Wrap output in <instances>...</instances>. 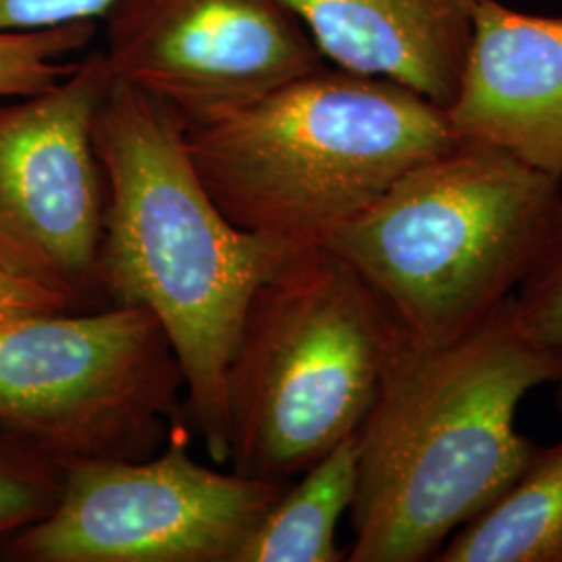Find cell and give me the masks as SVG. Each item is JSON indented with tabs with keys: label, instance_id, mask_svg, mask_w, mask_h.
<instances>
[{
	"label": "cell",
	"instance_id": "cell-1",
	"mask_svg": "<svg viewBox=\"0 0 562 562\" xmlns=\"http://www.w3.org/2000/svg\"><path fill=\"white\" fill-rule=\"evenodd\" d=\"M171 106L111 78L94 117L106 181L104 304L148 308L183 373L192 422L227 464V375L257 288L304 248L244 232L213 201Z\"/></svg>",
	"mask_w": 562,
	"mask_h": 562
},
{
	"label": "cell",
	"instance_id": "cell-2",
	"mask_svg": "<svg viewBox=\"0 0 562 562\" xmlns=\"http://www.w3.org/2000/svg\"><path fill=\"white\" fill-rule=\"evenodd\" d=\"M562 378V352L525 334L513 299L461 340L401 329L359 436L350 562L436 561L462 525L538 452L517 429L521 401Z\"/></svg>",
	"mask_w": 562,
	"mask_h": 562
},
{
	"label": "cell",
	"instance_id": "cell-3",
	"mask_svg": "<svg viewBox=\"0 0 562 562\" xmlns=\"http://www.w3.org/2000/svg\"><path fill=\"white\" fill-rule=\"evenodd\" d=\"M186 138L225 217L290 248L323 246L402 176L461 142L440 104L334 65L188 125Z\"/></svg>",
	"mask_w": 562,
	"mask_h": 562
},
{
	"label": "cell",
	"instance_id": "cell-4",
	"mask_svg": "<svg viewBox=\"0 0 562 562\" xmlns=\"http://www.w3.org/2000/svg\"><path fill=\"white\" fill-rule=\"evenodd\" d=\"M561 204L562 176L461 140L402 176L323 246L361 276L408 338L443 346L515 296Z\"/></svg>",
	"mask_w": 562,
	"mask_h": 562
},
{
	"label": "cell",
	"instance_id": "cell-5",
	"mask_svg": "<svg viewBox=\"0 0 562 562\" xmlns=\"http://www.w3.org/2000/svg\"><path fill=\"white\" fill-rule=\"evenodd\" d=\"M401 336L325 246L292 255L248 304L227 375V464L288 487L359 431Z\"/></svg>",
	"mask_w": 562,
	"mask_h": 562
},
{
	"label": "cell",
	"instance_id": "cell-6",
	"mask_svg": "<svg viewBox=\"0 0 562 562\" xmlns=\"http://www.w3.org/2000/svg\"><path fill=\"white\" fill-rule=\"evenodd\" d=\"M180 361L142 306L0 322V427L63 469L140 461L176 425Z\"/></svg>",
	"mask_w": 562,
	"mask_h": 562
},
{
	"label": "cell",
	"instance_id": "cell-7",
	"mask_svg": "<svg viewBox=\"0 0 562 562\" xmlns=\"http://www.w3.org/2000/svg\"><path fill=\"white\" fill-rule=\"evenodd\" d=\"M285 487L202 464L173 425L140 461L65 469L53 510L0 546L7 562H236Z\"/></svg>",
	"mask_w": 562,
	"mask_h": 562
},
{
	"label": "cell",
	"instance_id": "cell-8",
	"mask_svg": "<svg viewBox=\"0 0 562 562\" xmlns=\"http://www.w3.org/2000/svg\"><path fill=\"white\" fill-rule=\"evenodd\" d=\"M109 83L92 50L48 90L0 102V265L76 311L104 304L106 181L94 117Z\"/></svg>",
	"mask_w": 562,
	"mask_h": 562
},
{
	"label": "cell",
	"instance_id": "cell-9",
	"mask_svg": "<svg viewBox=\"0 0 562 562\" xmlns=\"http://www.w3.org/2000/svg\"><path fill=\"white\" fill-rule=\"evenodd\" d=\"M111 78L199 125L327 65L285 0H120L104 18Z\"/></svg>",
	"mask_w": 562,
	"mask_h": 562
},
{
	"label": "cell",
	"instance_id": "cell-10",
	"mask_svg": "<svg viewBox=\"0 0 562 562\" xmlns=\"http://www.w3.org/2000/svg\"><path fill=\"white\" fill-rule=\"evenodd\" d=\"M454 134L562 176V18L480 0L454 102Z\"/></svg>",
	"mask_w": 562,
	"mask_h": 562
},
{
	"label": "cell",
	"instance_id": "cell-11",
	"mask_svg": "<svg viewBox=\"0 0 562 562\" xmlns=\"http://www.w3.org/2000/svg\"><path fill=\"white\" fill-rule=\"evenodd\" d=\"M480 0H285L327 65L398 81L442 109L461 86Z\"/></svg>",
	"mask_w": 562,
	"mask_h": 562
},
{
	"label": "cell",
	"instance_id": "cell-12",
	"mask_svg": "<svg viewBox=\"0 0 562 562\" xmlns=\"http://www.w3.org/2000/svg\"><path fill=\"white\" fill-rule=\"evenodd\" d=\"M359 436L336 443L265 513L236 562H341L338 525L357 496Z\"/></svg>",
	"mask_w": 562,
	"mask_h": 562
},
{
	"label": "cell",
	"instance_id": "cell-13",
	"mask_svg": "<svg viewBox=\"0 0 562 562\" xmlns=\"http://www.w3.org/2000/svg\"><path fill=\"white\" fill-rule=\"evenodd\" d=\"M438 562H562V438L538 448L515 483L462 525Z\"/></svg>",
	"mask_w": 562,
	"mask_h": 562
},
{
	"label": "cell",
	"instance_id": "cell-14",
	"mask_svg": "<svg viewBox=\"0 0 562 562\" xmlns=\"http://www.w3.org/2000/svg\"><path fill=\"white\" fill-rule=\"evenodd\" d=\"M99 21H81L30 32H0V101L48 90L76 63L69 57L90 48Z\"/></svg>",
	"mask_w": 562,
	"mask_h": 562
},
{
	"label": "cell",
	"instance_id": "cell-15",
	"mask_svg": "<svg viewBox=\"0 0 562 562\" xmlns=\"http://www.w3.org/2000/svg\"><path fill=\"white\" fill-rule=\"evenodd\" d=\"M65 469L0 427V546L57 504Z\"/></svg>",
	"mask_w": 562,
	"mask_h": 562
},
{
	"label": "cell",
	"instance_id": "cell-16",
	"mask_svg": "<svg viewBox=\"0 0 562 562\" xmlns=\"http://www.w3.org/2000/svg\"><path fill=\"white\" fill-rule=\"evenodd\" d=\"M513 308L529 338L562 352V204Z\"/></svg>",
	"mask_w": 562,
	"mask_h": 562
},
{
	"label": "cell",
	"instance_id": "cell-17",
	"mask_svg": "<svg viewBox=\"0 0 562 562\" xmlns=\"http://www.w3.org/2000/svg\"><path fill=\"white\" fill-rule=\"evenodd\" d=\"M120 0H0V32L102 21Z\"/></svg>",
	"mask_w": 562,
	"mask_h": 562
},
{
	"label": "cell",
	"instance_id": "cell-18",
	"mask_svg": "<svg viewBox=\"0 0 562 562\" xmlns=\"http://www.w3.org/2000/svg\"><path fill=\"white\" fill-rule=\"evenodd\" d=\"M76 311L71 302L0 265V322L34 313Z\"/></svg>",
	"mask_w": 562,
	"mask_h": 562
},
{
	"label": "cell",
	"instance_id": "cell-19",
	"mask_svg": "<svg viewBox=\"0 0 562 562\" xmlns=\"http://www.w3.org/2000/svg\"><path fill=\"white\" fill-rule=\"evenodd\" d=\"M557 385V404H559V408H561L562 413V378L559 382L554 383Z\"/></svg>",
	"mask_w": 562,
	"mask_h": 562
}]
</instances>
